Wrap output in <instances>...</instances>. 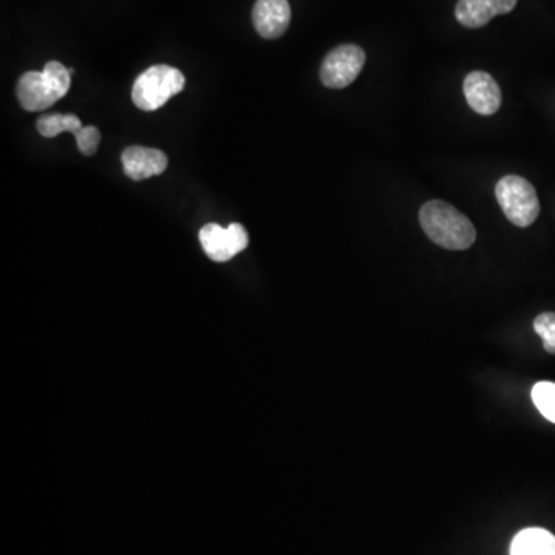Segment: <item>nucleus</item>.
<instances>
[{
    "mask_svg": "<svg viewBox=\"0 0 555 555\" xmlns=\"http://www.w3.org/2000/svg\"><path fill=\"white\" fill-rule=\"evenodd\" d=\"M418 218L432 243L444 249L466 250L477 238L474 224L448 202H426L421 207Z\"/></svg>",
    "mask_w": 555,
    "mask_h": 555,
    "instance_id": "obj_1",
    "label": "nucleus"
},
{
    "mask_svg": "<svg viewBox=\"0 0 555 555\" xmlns=\"http://www.w3.org/2000/svg\"><path fill=\"white\" fill-rule=\"evenodd\" d=\"M185 87L184 74L170 65H153L139 74L133 84V104L144 111H155L179 95Z\"/></svg>",
    "mask_w": 555,
    "mask_h": 555,
    "instance_id": "obj_2",
    "label": "nucleus"
},
{
    "mask_svg": "<svg viewBox=\"0 0 555 555\" xmlns=\"http://www.w3.org/2000/svg\"><path fill=\"white\" fill-rule=\"evenodd\" d=\"M495 196L506 218L517 227H529L539 218L540 202L534 185L522 176L508 175L498 181Z\"/></svg>",
    "mask_w": 555,
    "mask_h": 555,
    "instance_id": "obj_3",
    "label": "nucleus"
},
{
    "mask_svg": "<svg viewBox=\"0 0 555 555\" xmlns=\"http://www.w3.org/2000/svg\"><path fill=\"white\" fill-rule=\"evenodd\" d=\"M366 64V53L358 45H340L327 54L320 70L321 82L327 88H346L358 78Z\"/></svg>",
    "mask_w": 555,
    "mask_h": 555,
    "instance_id": "obj_4",
    "label": "nucleus"
},
{
    "mask_svg": "<svg viewBox=\"0 0 555 555\" xmlns=\"http://www.w3.org/2000/svg\"><path fill=\"white\" fill-rule=\"evenodd\" d=\"M199 241L202 249L212 261L226 263L233 256L246 250L249 244V235L244 226L233 222L227 229L218 224H207L199 232Z\"/></svg>",
    "mask_w": 555,
    "mask_h": 555,
    "instance_id": "obj_5",
    "label": "nucleus"
},
{
    "mask_svg": "<svg viewBox=\"0 0 555 555\" xmlns=\"http://www.w3.org/2000/svg\"><path fill=\"white\" fill-rule=\"evenodd\" d=\"M463 91L469 107L478 115L491 116L502 107V90L491 74L472 71L463 82Z\"/></svg>",
    "mask_w": 555,
    "mask_h": 555,
    "instance_id": "obj_6",
    "label": "nucleus"
},
{
    "mask_svg": "<svg viewBox=\"0 0 555 555\" xmlns=\"http://www.w3.org/2000/svg\"><path fill=\"white\" fill-rule=\"evenodd\" d=\"M17 99L27 111H44L61 101L62 96L53 87L44 71H27L17 82Z\"/></svg>",
    "mask_w": 555,
    "mask_h": 555,
    "instance_id": "obj_7",
    "label": "nucleus"
},
{
    "mask_svg": "<svg viewBox=\"0 0 555 555\" xmlns=\"http://www.w3.org/2000/svg\"><path fill=\"white\" fill-rule=\"evenodd\" d=\"M121 159L125 175L133 181H144L162 175L169 165V158L164 152L141 145L125 148Z\"/></svg>",
    "mask_w": 555,
    "mask_h": 555,
    "instance_id": "obj_8",
    "label": "nucleus"
},
{
    "mask_svg": "<svg viewBox=\"0 0 555 555\" xmlns=\"http://www.w3.org/2000/svg\"><path fill=\"white\" fill-rule=\"evenodd\" d=\"M252 19L259 36L278 39L289 28L292 10L287 0H256Z\"/></svg>",
    "mask_w": 555,
    "mask_h": 555,
    "instance_id": "obj_9",
    "label": "nucleus"
},
{
    "mask_svg": "<svg viewBox=\"0 0 555 555\" xmlns=\"http://www.w3.org/2000/svg\"><path fill=\"white\" fill-rule=\"evenodd\" d=\"M517 0H458L455 17L463 27L481 28L500 14L514 10Z\"/></svg>",
    "mask_w": 555,
    "mask_h": 555,
    "instance_id": "obj_10",
    "label": "nucleus"
},
{
    "mask_svg": "<svg viewBox=\"0 0 555 555\" xmlns=\"http://www.w3.org/2000/svg\"><path fill=\"white\" fill-rule=\"evenodd\" d=\"M511 555H555V535L546 529H523L512 540Z\"/></svg>",
    "mask_w": 555,
    "mask_h": 555,
    "instance_id": "obj_11",
    "label": "nucleus"
},
{
    "mask_svg": "<svg viewBox=\"0 0 555 555\" xmlns=\"http://www.w3.org/2000/svg\"><path fill=\"white\" fill-rule=\"evenodd\" d=\"M82 125L76 115H45L37 121V132L44 138H56L64 132L78 133Z\"/></svg>",
    "mask_w": 555,
    "mask_h": 555,
    "instance_id": "obj_12",
    "label": "nucleus"
},
{
    "mask_svg": "<svg viewBox=\"0 0 555 555\" xmlns=\"http://www.w3.org/2000/svg\"><path fill=\"white\" fill-rule=\"evenodd\" d=\"M532 401L546 420L555 423V383L540 381L532 387Z\"/></svg>",
    "mask_w": 555,
    "mask_h": 555,
    "instance_id": "obj_13",
    "label": "nucleus"
},
{
    "mask_svg": "<svg viewBox=\"0 0 555 555\" xmlns=\"http://www.w3.org/2000/svg\"><path fill=\"white\" fill-rule=\"evenodd\" d=\"M44 74L53 87L59 91V95L65 98L71 85V73L61 62L51 61L45 65Z\"/></svg>",
    "mask_w": 555,
    "mask_h": 555,
    "instance_id": "obj_14",
    "label": "nucleus"
},
{
    "mask_svg": "<svg viewBox=\"0 0 555 555\" xmlns=\"http://www.w3.org/2000/svg\"><path fill=\"white\" fill-rule=\"evenodd\" d=\"M534 329L542 337L546 352L555 354V313L546 312L535 318Z\"/></svg>",
    "mask_w": 555,
    "mask_h": 555,
    "instance_id": "obj_15",
    "label": "nucleus"
},
{
    "mask_svg": "<svg viewBox=\"0 0 555 555\" xmlns=\"http://www.w3.org/2000/svg\"><path fill=\"white\" fill-rule=\"evenodd\" d=\"M74 138L78 142L79 152L82 155L91 156L98 152L99 142H101V132L98 127L93 125L82 127L78 133H74Z\"/></svg>",
    "mask_w": 555,
    "mask_h": 555,
    "instance_id": "obj_16",
    "label": "nucleus"
}]
</instances>
